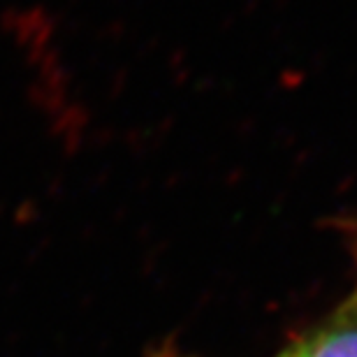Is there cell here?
Listing matches in <instances>:
<instances>
[{
	"label": "cell",
	"instance_id": "cell-3",
	"mask_svg": "<svg viewBox=\"0 0 357 357\" xmlns=\"http://www.w3.org/2000/svg\"><path fill=\"white\" fill-rule=\"evenodd\" d=\"M155 357H185V355H178V353H172V351H162V353H158Z\"/></svg>",
	"mask_w": 357,
	"mask_h": 357
},
{
	"label": "cell",
	"instance_id": "cell-2",
	"mask_svg": "<svg viewBox=\"0 0 357 357\" xmlns=\"http://www.w3.org/2000/svg\"><path fill=\"white\" fill-rule=\"evenodd\" d=\"M344 230L348 234V244H351L353 248V255H355V260H357V220H351L348 225H344ZM357 290V288H355Z\"/></svg>",
	"mask_w": 357,
	"mask_h": 357
},
{
	"label": "cell",
	"instance_id": "cell-1",
	"mask_svg": "<svg viewBox=\"0 0 357 357\" xmlns=\"http://www.w3.org/2000/svg\"><path fill=\"white\" fill-rule=\"evenodd\" d=\"M274 357H357V290L330 318L299 334Z\"/></svg>",
	"mask_w": 357,
	"mask_h": 357
}]
</instances>
